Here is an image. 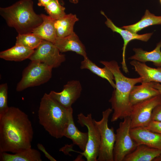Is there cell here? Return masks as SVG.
<instances>
[{
	"label": "cell",
	"mask_w": 161,
	"mask_h": 161,
	"mask_svg": "<svg viewBox=\"0 0 161 161\" xmlns=\"http://www.w3.org/2000/svg\"><path fill=\"white\" fill-rule=\"evenodd\" d=\"M33 131L28 115L18 108L9 107L0 116V152H19L31 148Z\"/></svg>",
	"instance_id": "6da1fadb"
},
{
	"label": "cell",
	"mask_w": 161,
	"mask_h": 161,
	"mask_svg": "<svg viewBox=\"0 0 161 161\" xmlns=\"http://www.w3.org/2000/svg\"><path fill=\"white\" fill-rule=\"evenodd\" d=\"M100 62L108 68L114 77L116 88L109 100L113 111L111 121L114 122L119 119L129 117L133 106L129 100L130 93L134 86L142 83L141 78H131L125 76L115 61H101Z\"/></svg>",
	"instance_id": "7a4b0ae2"
},
{
	"label": "cell",
	"mask_w": 161,
	"mask_h": 161,
	"mask_svg": "<svg viewBox=\"0 0 161 161\" xmlns=\"http://www.w3.org/2000/svg\"><path fill=\"white\" fill-rule=\"evenodd\" d=\"M0 15L18 34L32 33L43 21L41 14L35 12L32 0H20L10 6L0 7Z\"/></svg>",
	"instance_id": "3957f363"
},
{
	"label": "cell",
	"mask_w": 161,
	"mask_h": 161,
	"mask_svg": "<svg viewBox=\"0 0 161 161\" xmlns=\"http://www.w3.org/2000/svg\"><path fill=\"white\" fill-rule=\"evenodd\" d=\"M69 109L45 93L41 99L38 110L39 123L51 136L61 138L64 136L68 123Z\"/></svg>",
	"instance_id": "277c9868"
},
{
	"label": "cell",
	"mask_w": 161,
	"mask_h": 161,
	"mask_svg": "<svg viewBox=\"0 0 161 161\" xmlns=\"http://www.w3.org/2000/svg\"><path fill=\"white\" fill-rule=\"evenodd\" d=\"M52 69L41 62L31 61L23 71L16 90L22 91L29 87L39 86L47 82L52 78Z\"/></svg>",
	"instance_id": "5b68a950"
},
{
	"label": "cell",
	"mask_w": 161,
	"mask_h": 161,
	"mask_svg": "<svg viewBox=\"0 0 161 161\" xmlns=\"http://www.w3.org/2000/svg\"><path fill=\"white\" fill-rule=\"evenodd\" d=\"M109 108L102 112V117L99 121L94 119L100 135V144L97 161H114L113 149L115 140L116 134L114 129L109 128L108 125L109 117L113 112Z\"/></svg>",
	"instance_id": "8992f818"
},
{
	"label": "cell",
	"mask_w": 161,
	"mask_h": 161,
	"mask_svg": "<svg viewBox=\"0 0 161 161\" xmlns=\"http://www.w3.org/2000/svg\"><path fill=\"white\" fill-rule=\"evenodd\" d=\"M130 117L120 122L116 131L113 154L114 161H123L128 155L132 152L137 146L131 137L130 133Z\"/></svg>",
	"instance_id": "52a82bcc"
},
{
	"label": "cell",
	"mask_w": 161,
	"mask_h": 161,
	"mask_svg": "<svg viewBox=\"0 0 161 161\" xmlns=\"http://www.w3.org/2000/svg\"><path fill=\"white\" fill-rule=\"evenodd\" d=\"M78 123L87 129L88 140L85 150L80 153L87 161H97L100 144V135L99 130L95 124L91 113L85 115L81 113L77 115Z\"/></svg>",
	"instance_id": "ba28073f"
},
{
	"label": "cell",
	"mask_w": 161,
	"mask_h": 161,
	"mask_svg": "<svg viewBox=\"0 0 161 161\" xmlns=\"http://www.w3.org/2000/svg\"><path fill=\"white\" fill-rule=\"evenodd\" d=\"M60 52L53 43L43 40L29 59L44 63L52 68H57L66 60L65 55Z\"/></svg>",
	"instance_id": "9c48e42d"
},
{
	"label": "cell",
	"mask_w": 161,
	"mask_h": 161,
	"mask_svg": "<svg viewBox=\"0 0 161 161\" xmlns=\"http://www.w3.org/2000/svg\"><path fill=\"white\" fill-rule=\"evenodd\" d=\"M161 102L160 94L133 105L129 116L131 128L146 126L151 120L153 109Z\"/></svg>",
	"instance_id": "30bf717a"
},
{
	"label": "cell",
	"mask_w": 161,
	"mask_h": 161,
	"mask_svg": "<svg viewBox=\"0 0 161 161\" xmlns=\"http://www.w3.org/2000/svg\"><path fill=\"white\" fill-rule=\"evenodd\" d=\"M82 87L80 81L72 80L64 85L62 91L60 92L51 91L49 95L58 103L66 109L72 108V106L80 97Z\"/></svg>",
	"instance_id": "8fae6325"
},
{
	"label": "cell",
	"mask_w": 161,
	"mask_h": 161,
	"mask_svg": "<svg viewBox=\"0 0 161 161\" xmlns=\"http://www.w3.org/2000/svg\"><path fill=\"white\" fill-rule=\"evenodd\" d=\"M101 13L105 16L106 19L105 24L107 27L113 32L119 34L123 40L124 44L122 48V60L121 64L123 71L127 73L129 72V70L126 62L125 57L126 49L128 43L130 41L134 40L147 41L152 35L153 33H149L142 35L133 33L127 30L116 26L112 20L107 17L103 12L101 11Z\"/></svg>",
	"instance_id": "7c38bea8"
},
{
	"label": "cell",
	"mask_w": 161,
	"mask_h": 161,
	"mask_svg": "<svg viewBox=\"0 0 161 161\" xmlns=\"http://www.w3.org/2000/svg\"><path fill=\"white\" fill-rule=\"evenodd\" d=\"M131 136L138 145L143 144L161 150V135L152 132L145 127L131 128Z\"/></svg>",
	"instance_id": "4fadbf2b"
},
{
	"label": "cell",
	"mask_w": 161,
	"mask_h": 161,
	"mask_svg": "<svg viewBox=\"0 0 161 161\" xmlns=\"http://www.w3.org/2000/svg\"><path fill=\"white\" fill-rule=\"evenodd\" d=\"M54 44L60 52L72 51L83 58L87 57L85 46L75 32L65 37H57Z\"/></svg>",
	"instance_id": "5bb4252c"
},
{
	"label": "cell",
	"mask_w": 161,
	"mask_h": 161,
	"mask_svg": "<svg viewBox=\"0 0 161 161\" xmlns=\"http://www.w3.org/2000/svg\"><path fill=\"white\" fill-rule=\"evenodd\" d=\"M73 113L72 107L69 109L68 123L64 136L71 140L74 144L78 146L83 151L85 150L88 140V133L80 131L77 127L74 122Z\"/></svg>",
	"instance_id": "9a60e30c"
},
{
	"label": "cell",
	"mask_w": 161,
	"mask_h": 161,
	"mask_svg": "<svg viewBox=\"0 0 161 161\" xmlns=\"http://www.w3.org/2000/svg\"><path fill=\"white\" fill-rule=\"evenodd\" d=\"M160 94L159 91L152 86V82L142 83L134 86L129 94V100L133 106Z\"/></svg>",
	"instance_id": "2e32d148"
},
{
	"label": "cell",
	"mask_w": 161,
	"mask_h": 161,
	"mask_svg": "<svg viewBox=\"0 0 161 161\" xmlns=\"http://www.w3.org/2000/svg\"><path fill=\"white\" fill-rule=\"evenodd\" d=\"M130 63L141 78V83L154 82L161 83V67L156 68L151 67L145 63L135 60L131 61Z\"/></svg>",
	"instance_id": "e0dca14e"
},
{
	"label": "cell",
	"mask_w": 161,
	"mask_h": 161,
	"mask_svg": "<svg viewBox=\"0 0 161 161\" xmlns=\"http://www.w3.org/2000/svg\"><path fill=\"white\" fill-rule=\"evenodd\" d=\"M41 15L43 21L40 25L34 29L32 33L42 40L54 44L57 38L54 25L55 20L49 15L42 13Z\"/></svg>",
	"instance_id": "ac0fdd59"
},
{
	"label": "cell",
	"mask_w": 161,
	"mask_h": 161,
	"mask_svg": "<svg viewBox=\"0 0 161 161\" xmlns=\"http://www.w3.org/2000/svg\"><path fill=\"white\" fill-rule=\"evenodd\" d=\"M161 154V150L141 144L126 156L123 161H153Z\"/></svg>",
	"instance_id": "d6986e66"
},
{
	"label": "cell",
	"mask_w": 161,
	"mask_h": 161,
	"mask_svg": "<svg viewBox=\"0 0 161 161\" xmlns=\"http://www.w3.org/2000/svg\"><path fill=\"white\" fill-rule=\"evenodd\" d=\"M161 40L157 44L155 48L151 51H145L140 48H134L133 50L135 54L129 59L144 63L151 62L155 66L161 67Z\"/></svg>",
	"instance_id": "ffe728a7"
},
{
	"label": "cell",
	"mask_w": 161,
	"mask_h": 161,
	"mask_svg": "<svg viewBox=\"0 0 161 161\" xmlns=\"http://www.w3.org/2000/svg\"><path fill=\"white\" fill-rule=\"evenodd\" d=\"M1 161H41L39 152L31 148L12 154L0 152Z\"/></svg>",
	"instance_id": "44dd1931"
},
{
	"label": "cell",
	"mask_w": 161,
	"mask_h": 161,
	"mask_svg": "<svg viewBox=\"0 0 161 161\" xmlns=\"http://www.w3.org/2000/svg\"><path fill=\"white\" fill-rule=\"evenodd\" d=\"M78 21L76 16L72 13L66 14L62 18L55 20L54 25L57 37H65L74 33V25Z\"/></svg>",
	"instance_id": "7402d4cb"
},
{
	"label": "cell",
	"mask_w": 161,
	"mask_h": 161,
	"mask_svg": "<svg viewBox=\"0 0 161 161\" xmlns=\"http://www.w3.org/2000/svg\"><path fill=\"white\" fill-rule=\"evenodd\" d=\"M34 50L16 44L11 48L0 52V58L7 61H21L29 59Z\"/></svg>",
	"instance_id": "603a6c76"
},
{
	"label": "cell",
	"mask_w": 161,
	"mask_h": 161,
	"mask_svg": "<svg viewBox=\"0 0 161 161\" xmlns=\"http://www.w3.org/2000/svg\"><path fill=\"white\" fill-rule=\"evenodd\" d=\"M81 69H87L97 76L106 80L114 89L116 88L115 83L114 81V77L111 71L105 66L100 68L90 60L87 57L80 63V67Z\"/></svg>",
	"instance_id": "cb8c5ba5"
},
{
	"label": "cell",
	"mask_w": 161,
	"mask_h": 161,
	"mask_svg": "<svg viewBox=\"0 0 161 161\" xmlns=\"http://www.w3.org/2000/svg\"><path fill=\"white\" fill-rule=\"evenodd\" d=\"M158 24L161 25V16H156L146 10L140 21L133 24L123 26L121 28L137 33L138 32L149 26Z\"/></svg>",
	"instance_id": "d4e9b609"
},
{
	"label": "cell",
	"mask_w": 161,
	"mask_h": 161,
	"mask_svg": "<svg viewBox=\"0 0 161 161\" xmlns=\"http://www.w3.org/2000/svg\"><path fill=\"white\" fill-rule=\"evenodd\" d=\"M16 39V44L21 45L32 50L36 48L43 40L32 33L18 34Z\"/></svg>",
	"instance_id": "484cf974"
},
{
	"label": "cell",
	"mask_w": 161,
	"mask_h": 161,
	"mask_svg": "<svg viewBox=\"0 0 161 161\" xmlns=\"http://www.w3.org/2000/svg\"><path fill=\"white\" fill-rule=\"evenodd\" d=\"M62 0H51L44 7L49 16L55 20L62 18L66 14Z\"/></svg>",
	"instance_id": "4316f807"
},
{
	"label": "cell",
	"mask_w": 161,
	"mask_h": 161,
	"mask_svg": "<svg viewBox=\"0 0 161 161\" xmlns=\"http://www.w3.org/2000/svg\"><path fill=\"white\" fill-rule=\"evenodd\" d=\"M8 89L7 83L0 85V116L4 114L9 108L7 105Z\"/></svg>",
	"instance_id": "83f0119b"
},
{
	"label": "cell",
	"mask_w": 161,
	"mask_h": 161,
	"mask_svg": "<svg viewBox=\"0 0 161 161\" xmlns=\"http://www.w3.org/2000/svg\"><path fill=\"white\" fill-rule=\"evenodd\" d=\"M145 127L150 131L161 135V122L151 120Z\"/></svg>",
	"instance_id": "f1b7e54d"
},
{
	"label": "cell",
	"mask_w": 161,
	"mask_h": 161,
	"mask_svg": "<svg viewBox=\"0 0 161 161\" xmlns=\"http://www.w3.org/2000/svg\"><path fill=\"white\" fill-rule=\"evenodd\" d=\"M151 120L161 122V102L153 109L152 113Z\"/></svg>",
	"instance_id": "f546056e"
},
{
	"label": "cell",
	"mask_w": 161,
	"mask_h": 161,
	"mask_svg": "<svg viewBox=\"0 0 161 161\" xmlns=\"http://www.w3.org/2000/svg\"><path fill=\"white\" fill-rule=\"evenodd\" d=\"M38 148L42 151L45 156L51 161H56V160L51 156L46 150L44 147L41 144L38 143L37 145Z\"/></svg>",
	"instance_id": "4dcf8cb0"
},
{
	"label": "cell",
	"mask_w": 161,
	"mask_h": 161,
	"mask_svg": "<svg viewBox=\"0 0 161 161\" xmlns=\"http://www.w3.org/2000/svg\"><path fill=\"white\" fill-rule=\"evenodd\" d=\"M152 86L159 91L161 95V83L157 82H152Z\"/></svg>",
	"instance_id": "1f68e13d"
},
{
	"label": "cell",
	"mask_w": 161,
	"mask_h": 161,
	"mask_svg": "<svg viewBox=\"0 0 161 161\" xmlns=\"http://www.w3.org/2000/svg\"><path fill=\"white\" fill-rule=\"evenodd\" d=\"M51 0H38V5L39 6L44 7Z\"/></svg>",
	"instance_id": "d6a6232c"
},
{
	"label": "cell",
	"mask_w": 161,
	"mask_h": 161,
	"mask_svg": "<svg viewBox=\"0 0 161 161\" xmlns=\"http://www.w3.org/2000/svg\"><path fill=\"white\" fill-rule=\"evenodd\" d=\"M153 161H161V154L154 158Z\"/></svg>",
	"instance_id": "836d02e7"
},
{
	"label": "cell",
	"mask_w": 161,
	"mask_h": 161,
	"mask_svg": "<svg viewBox=\"0 0 161 161\" xmlns=\"http://www.w3.org/2000/svg\"><path fill=\"white\" fill-rule=\"evenodd\" d=\"M160 3L161 4V0H160Z\"/></svg>",
	"instance_id": "e575fe53"
}]
</instances>
